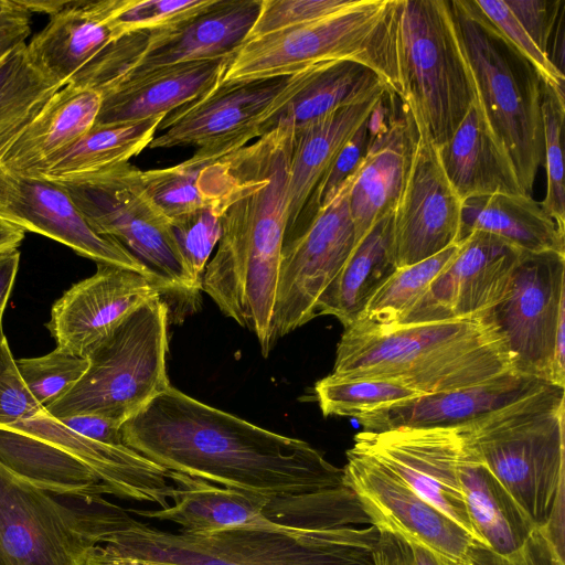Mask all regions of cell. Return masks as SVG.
Listing matches in <instances>:
<instances>
[{
	"label": "cell",
	"mask_w": 565,
	"mask_h": 565,
	"mask_svg": "<svg viewBox=\"0 0 565 565\" xmlns=\"http://www.w3.org/2000/svg\"><path fill=\"white\" fill-rule=\"evenodd\" d=\"M125 444L160 467L216 486L290 497L347 484L305 440L267 430L172 385L120 426Z\"/></svg>",
	"instance_id": "cell-1"
},
{
	"label": "cell",
	"mask_w": 565,
	"mask_h": 565,
	"mask_svg": "<svg viewBox=\"0 0 565 565\" xmlns=\"http://www.w3.org/2000/svg\"><path fill=\"white\" fill-rule=\"evenodd\" d=\"M295 126L278 122L249 146L226 154L233 184L222 233L202 277L221 312L255 333L264 356L274 347L273 315L288 221Z\"/></svg>",
	"instance_id": "cell-2"
},
{
	"label": "cell",
	"mask_w": 565,
	"mask_h": 565,
	"mask_svg": "<svg viewBox=\"0 0 565 565\" xmlns=\"http://www.w3.org/2000/svg\"><path fill=\"white\" fill-rule=\"evenodd\" d=\"M512 372L505 339L489 312L393 326L358 320L344 328L331 374L393 380L429 394L479 385Z\"/></svg>",
	"instance_id": "cell-3"
},
{
	"label": "cell",
	"mask_w": 565,
	"mask_h": 565,
	"mask_svg": "<svg viewBox=\"0 0 565 565\" xmlns=\"http://www.w3.org/2000/svg\"><path fill=\"white\" fill-rule=\"evenodd\" d=\"M373 525L326 530L237 526L192 534L134 520L108 535L115 556L170 565H375Z\"/></svg>",
	"instance_id": "cell-4"
},
{
	"label": "cell",
	"mask_w": 565,
	"mask_h": 565,
	"mask_svg": "<svg viewBox=\"0 0 565 565\" xmlns=\"http://www.w3.org/2000/svg\"><path fill=\"white\" fill-rule=\"evenodd\" d=\"M457 428L532 523L545 526L564 502L565 387L541 383Z\"/></svg>",
	"instance_id": "cell-5"
},
{
	"label": "cell",
	"mask_w": 565,
	"mask_h": 565,
	"mask_svg": "<svg viewBox=\"0 0 565 565\" xmlns=\"http://www.w3.org/2000/svg\"><path fill=\"white\" fill-rule=\"evenodd\" d=\"M398 0H354L329 17L245 41L223 81L289 76L315 64L349 60L374 71L401 96Z\"/></svg>",
	"instance_id": "cell-6"
},
{
	"label": "cell",
	"mask_w": 565,
	"mask_h": 565,
	"mask_svg": "<svg viewBox=\"0 0 565 565\" xmlns=\"http://www.w3.org/2000/svg\"><path fill=\"white\" fill-rule=\"evenodd\" d=\"M449 2L487 120L531 195L544 158L542 79L475 0Z\"/></svg>",
	"instance_id": "cell-7"
},
{
	"label": "cell",
	"mask_w": 565,
	"mask_h": 565,
	"mask_svg": "<svg viewBox=\"0 0 565 565\" xmlns=\"http://www.w3.org/2000/svg\"><path fill=\"white\" fill-rule=\"evenodd\" d=\"M396 47L399 99L437 148L477 97L450 2L398 0Z\"/></svg>",
	"instance_id": "cell-8"
},
{
	"label": "cell",
	"mask_w": 565,
	"mask_h": 565,
	"mask_svg": "<svg viewBox=\"0 0 565 565\" xmlns=\"http://www.w3.org/2000/svg\"><path fill=\"white\" fill-rule=\"evenodd\" d=\"M169 305L143 302L87 352L75 386L45 411L62 419L89 414L120 426L170 386L167 375Z\"/></svg>",
	"instance_id": "cell-9"
},
{
	"label": "cell",
	"mask_w": 565,
	"mask_h": 565,
	"mask_svg": "<svg viewBox=\"0 0 565 565\" xmlns=\"http://www.w3.org/2000/svg\"><path fill=\"white\" fill-rule=\"evenodd\" d=\"M177 487L167 508L129 511L141 518L167 521L179 532L201 534L237 526L326 530L371 525L353 490L348 486L320 492L268 497L171 471Z\"/></svg>",
	"instance_id": "cell-10"
},
{
	"label": "cell",
	"mask_w": 565,
	"mask_h": 565,
	"mask_svg": "<svg viewBox=\"0 0 565 565\" xmlns=\"http://www.w3.org/2000/svg\"><path fill=\"white\" fill-rule=\"evenodd\" d=\"M0 463V565H84L135 519L103 498L74 508Z\"/></svg>",
	"instance_id": "cell-11"
},
{
	"label": "cell",
	"mask_w": 565,
	"mask_h": 565,
	"mask_svg": "<svg viewBox=\"0 0 565 565\" xmlns=\"http://www.w3.org/2000/svg\"><path fill=\"white\" fill-rule=\"evenodd\" d=\"M140 171L122 162L55 181L65 188L98 234L120 243L157 277L168 295L191 300L201 288L186 271L169 220L146 195Z\"/></svg>",
	"instance_id": "cell-12"
},
{
	"label": "cell",
	"mask_w": 565,
	"mask_h": 565,
	"mask_svg": "<svg viewBox=\"0 0 565 565\" xmlns=\"http://www.w3.org/2000/svg\"><path fill=\"white\" fill-rule=\"evenodd\" d=\"M262 0H214L175 24L127 33L109 43L70 83L100 93L114 82L156 68L212 60L247 40Z\"/></svg>",
	"instance_id": "cell-13"
},
{
	"label": "cell",
	"mask_w": 565,
	"mask_h": 565,
	"mask_svg": "<svg viewBox=\"0 0 565 565\" xmlns=\"http://www.w3.org/2000/svg\"><path fill=\"white\" fill-rule=\"evenodd\" d=\"M312 66L289 75L221 81L201 97L168 114L148 148L194 146L192 158L215 160L265 134L266 124L280 111L310 77Z\"/></svg>",
	"instance_id": "cell-14"
},
{
	"label": "cell",
	"mask_w": 565,
	"mask_h": 565,
	"mask_svg": "<svg viewBox=\"0 0 565 565\" xmlns=\"http://www.w3.org/2000/svg\"><path fill=\"white\" fill-rule=\"evenodd\" d=\"M351 179L309 223L284 237L273 315L274 343L318 316L321 295L355 247L349 207Z\"/></svg>",
	"instance_id": "cell-15"
},
{
	"label": "cell",
	"mask_w": 565,
	"mask_h": 565,
	"mask_svg": "<svg viewBox=\"0 0 565 565\" xmlns=\"http://www.w3.org/2000/svg\"><path fill=\"white\" fill-rule=\"evenodd\" d=\"M491 313L515 372L555 385L554 343L565 317V254L523 253L507 296Z\"/></svg>",
	"instance_id": "cell-16"
},
{
	"label": "cell",
	"mask_w": 565,
	"mask_h": 565,
	"mask_svg": "<svg viewBox=\"0 0 565 565\" xmlns=\"http://www.w3.org/2000/svg\"><path fill=\"white\" fill-rule=\"evenodd\" d=\"M462 445V437L454 426L362 430L354 436L353 448L381 462L479 542L459 479Z\"/></svg>",
	"instance_id": "cell-17"
},
{
	"label": "cell",
	"mask_w": 565,
	"mask_h": 565,
	"mask_svg": "<svg viewBox=\"0 0 565 565\" xmlns=\"http://www.w3.org/2000/svg\"><path fill=\"white\" fill-rule=\"evenodd\" d=\"M371 525L462 563L475 540L390 469L351 447L343 468Z\"/></svg>",
	"instance_id": "cell-18"
},
{
	"label": "cell",
	"mask_w": 565,
	"mask_h": 565,
	"mask_svg": "<svg viewBox=\"0 0 565 565\" xmlns=\"http://www.w3.org/2000/svg\"><path fill=\"white\" fill-rule=\"evenodd\" d=\"M415 126L409 169L392 213V248L397 268L457 244L460 233L462 201L445 174L436 147L425 130Z\"/></svg>",
	"instance_id": "cell-19"
},
{
	"label": "cell",
	"mask_w": 565,
	"mask_h": 565,
	"mask_svg": "<svg viewBox=\"0 0 565 565\" xmlns=\"http://www.w3.org/2000/svg\"><path fill=\"white\" fill-rule=\"evenodd\" d=\"M504 239L469 233L428 290L398 323L473 318L491 312L507 296L522 254Z\"/></svg>",
	"instance_id": "cell-20"
},
{
	"label": "cell",
	"mask_w": 565,
	"mask_h": 565,
	"mask_svg": "<svg viewBox=\"0 0 565 565\" xmlns=\"http://www.w3.org/2000/svg\"><path fill=\"white\" fill-rule=\"evenodd\" d=\"M0 217L24 232L62 243L96 264L125 267L157 279L120 243L98 234L58 181L0 167Z\"/></svg>",
	"instance_id": "cell-21"
},
{
	"label": "cell",
	"mask_w": 565,
	"mask_h": 565,
	"mask_svg": "<svg viewBox=\"0 0 565 565\" xmlns=\"http://www.w3.org/2000/svg\"><path fill=\"white\" fill-rule=\"evenodd\" d=\"M167 294L158 280L125 267L97 264L53 303L46 328L57 348L85 356L143 302Z\"/></svg>",
	"instance_id": "cell-22"
},
{
	"label": "cell",
	"mask_w": 565,
	"mask_h": 565,
	"mask_svg": "<svg viewBox=\"0 0 565 565\" xmlns=\"http://www.w3.org/2000/svg\"><path fill=\"white\" fill-rule=\"evenodd\" d=\"M397 97L387 92L372 113L366 153L351 179L349 207L355 245L393 213L409 169L417 130L406 105L396 108Z\"/></svg>",
	"instance_id": "cell-23"
},
{
	"label": "cell",
	"mask_w": 565,
	"mask_h": 565,
	"mask_svg": "<svg viewBox=\"0 0 565 565\" xmlns=\"http://www.w3.org/2000/svg\"><path fill=\"white\" fill-rule=\"evenodd\" d=\"M66 451L88 467L108 494L167 508L177 487L171 471L147 459L128 446H111L84 437L63 425L46 411L12 425Z\"/></svg>",
	"instance_id": "cell-24"
},
{
	"label": "cell",
	"mask_w": 565,
	"mask_h": 565,
	"mask_svg": "<svg viewBox=\"0 0 565 565\" xmlns=\"http://www.w3.org/2000/svg\"><path fill=\"white\" fill-rule=\"evenodd\" d=\"M232 58L179 63L120 78L99 93L102 102L94 126L166 117L215 87Z\"/></svg>",
	"instance_id": "cell-25"
},
{
	"label": "cell",
	"mask_w": 565,
	"mask_h": 565,
	"mask_svg": "<svg viewBox=\"0 0 565 565\" xmlns=\"http://www.w3.org/2000/svg\"><path fill=\"white\" fill-rule=\"evenodd\" d=\"M342 106L318 119L295 128L288 181V221L286 232L303 227L311 221L312 205L319 186L337 156L366 121L384 95Z\"/></svg>",
	"instance_id": "cell-26"
},
{
	"label": "cell",
	"mask_w": 565,
	"mask_h": 565,
	"mask_svg": "<svg viewBox=\"0 0 565 565\" xmlns=\"http://www.w3.org/2000/svg\"><path fill=\"white\" fill-rule=\"evenodd\" d=\"M541 383L545 382L512 372L470 387L423 394L355 419L363 431L454 427L522 396Z\"/></svg>",
	"instance_id": "cell-27"
},
{
	"label": "cell",
	"mask_w": 565,
	"mask_h": 565,
	"mask_svg": "<svg viewBox=\"0 0 565 565\" xmlns=\"http://www.w3.org/2000/svg\"><path fill=\"white\" fill-rule=\"evenodd\" d=\"M436 149L445 174L462 202L499 193L526 194L478 96L454 135Z\"/></svg>",
	"instance_id": "cell-28"
},
{
	"label": "cell",
	"mask_w": 565,
	"mask_h": 565,
	"mask_svg": "<svg viewBox=\"0 0 565 565\" xmlns=\"http://www.w3.org/2000/svg\"><path fill=\"white\" fill-rule=\"evenodd\" d=\"M120 2L74 0L26 44L32 62L52 79L68 84L115 40L109 19Z\"/></svg>",
	"instance_id": "cell-29"
},
{
	"label": "cell",
	"mask_w": 565,
	"mask_h": 565,
	"mask_svg": "<svg viewBox=\"0 0 565 565\" xmlns=\"http://www.w3.org/2000/svg\"><path fill=\"white\" fill-rule=\"evenodd\" d=\"M102 96L74 84L60 88L0 156V167L36 174L95 124Z\"/></svg>",
	"instance_id": "cell-30"
},
{
	"label": "cell",
	"mask_w": 565,
	"mask_h": 565,
	"mask_svg": "<svg viewBox=\"0 0 565 565\" xmlns=\"http://www.w3.org/2000/svg\"><path fill=\"white\" fill-rule=\"evenodd\" d=\"M0 463L53 495L94 502L108 494L98 477L58 447L28 433L0 427Z\"/></svg>",
	"instance_id": "cell-31"
},
{
	"label": "cell",
	"mask_w": 565,
	"mask_h": 565,
	"mask_svg": "<svg viewBox=\"0 0 565 565\" xmlns=\"http://www.w3.org/2000/svg\"><path fill=\"white\" fill-rule=\"evenodd\" d=\"M459 479L479 542L498 554L512 553L523 545L536 526L465 441Z\"/></svg>",
	"instance_id": "cell-32"
},
{
	"label": "cell",
	"mask_w": 565,
	"mask_h": 565,
	"mask_svg": "<svg viewBox=\"0 0 565 565\" xmlns=\"http://www.w3.org/2000/svg\"><path fill=\"white\" fill-rule=\"evenodd\" d=\"M473 231L495 235L525 253L565 254V233L529 194L499 193L463 201L459 242Z\"/></svg>",
	"instance_id": "cell-33"
},
{
	"label": "cell",
	"mask_w": 565,
	"mask_h": 565,
	"mask_svg": "<svg viewBox=\"0 0 565 565\" xmlns=\"http://www.w3.org/2000/svg\"><path fill=\"white\" fill-rule=\"evenodd\" d=\"M397 269L392 248V213L355 245L321 295L317 315L335 317L344 328L359 320L369 300Z\"/></svg>",
	"instance_id": "cell-34"
},
{
	"label": "cell",
	"mask_w": 565,
	"mask_h": 565,
	"mask_svg": "<svg viewBox=\"0 0 565 565\" xmlns=\"http://www.w3.org/2000/svg\"><path fill=\"white\" fill-rule=\"evenodd\" d=\"M384 90L390 89L382 78L358 62L338 60L315 64L303 87L266 124L265 134L278 122L297 128Z\"/></svg>",
	"instance_id": "cell-35"
},
{
	"label": "cell",
	"mask_w": 565,
	"mask_h": 565,
	"mask_svg": "<svg viewBox=\"0 0 565 565\" xmlns=\"http://www.w3.org/2000/svg\"><path fill=\"white\" fill-rule=\"evenodd\" d=\"M146 195L168 218L218 203L232 188L227 156L215 160L190 158L177 166L140 171Z\"/></svg>",
	"instance_id": "cell-36"
},
{
	"label": "cell",
	"mask_w": 565,
	"mask_h": 565,
	"mask_svg": "<svg viewBox=\"0 0 565 565\" xmlns=\"http://www.w3.org/2000/svg\"><path fill=\"white\" fill-rule=\"evenodd\" d=\"M163 118L158 116L131 124L93 126L35 175L64 180L129 162L131 157L149 147Z\"/></svg>",
	"instance_id": "cell-37"
},
{
	"label": "cell",
	"mask_w": 565,
	"mask_h": 565,
	"mask_svg": "<svg viewBox=\"0 0 565 565\" xmlns=\"http://www.w3.org/2000/svg\"><path fill=\"white\" fill-rule=\"evenodd\" d=\"M62 87L32 62L26 43L0 58V156Z\"/></svg>",
	"instance_id": "cell-38"
},
{
	"label": "cell",
	"mask_w": 565,
	"mask_h": 565,
	"mask_svg": "<svg viewBox=\"0 0 565 565\" xmlns=\"http://www.w3.org/2000/svg\"><path fill=\"white\" fill-rule=\"evenodd\" d=\"M459 243L419 263L397 268L369 300L359 320L398 324L447 267Z\"/></svg>",
	"instance_id": "cell-39"
},
{
	"label": "cell",
	"mask_w": 565,
	"mask_h": 565,
	"mask_svg": "<svg viewBox=\"0 0 565 565\" xmlns=\"http://www.w3.org/2000/svg\"><path fill=\"white\" fill-rule=\"evenodd\" d=\"M315 393L323 416L354 418L423 395L393 380L340 376L331 373L316 383Z\"/></svg>",
	"instance_id": "cell-40"
},
{
	"label": "cell",
	"mask_w": 565,
	"mask_h": 565,
	"mask_svg": "<svg viewBox=\"0 0 565 565\" xmlns=\"http://www.w3.org/2000/svg\"><path fill=\"white\" fill-rule=\"evenodd\" d=\"M542 124L544 139L543 166L546 172V193L541 202L543 210L565 233V184L562 153V135L565 117L564 89L542 81Z\"/></svg>",
	"instance_id": "cell-41"
},
{
	"label": "cell",
	"mask_w": 565,
	"mask_h": 565,
	"mask_svg": "<svg viewBox=\"0 0 565 565\" xmlns=\"http://www.w3.org/2000/svg\"><path fill=\"white\" fill-rule=\"evenodd\" d=\"M227 194L218 203L169 220L171 233L186 271L199 288L202 287L207 259L221 237V220Z\"/></svg>",
	"instance_id": "cell-42"
},
{
	"label": "cell",
	"mask_w": 565,
	"mask_h": 565,
	"mask_svg": "<svg viewBox=\"0 0 565 565\" xmlns=\"http://www.w3.org/2000/svg\"><path fill=\"white\" fill-rule=\"evenodd\" d=\"M17 366L32 396L46 409L82 379L88 367V360L56 347L41 356L19 359Z\"/></svg>",
	"instance_id": "cell-43"
},
{
	"label": "cell",
	"mask_w": 565,
	"mask_h": 565,
	"mask_svg": "<svg viewBox=\"0 0 565 565\" xmlns=\"http://www.w3.org/2000/svg\"><path fill=\"white\" fill-rule=\"evenodd\" d=\"M214 0H121L109 19L115 40L131 32L151 31L183 21Z\"/></svg>",
	"instance_id": "cell-44"
},
{
	"label": "cell",
	"mask_w": 565,
	"mask_h": 565,
	"mask_svg": "<svg viewBox=\"0 0 565 565\" xmlns=\"http://www.w3.org/2000/svg\"><path fill=\"white\" fill-rule=\"evenodd\" d=\"M354 0H262L247 40L309 23L349 7ZM246 40V41H247Z\"/></svg>",
	"instance_id": "cell-45"
},
{
	"label": "cell",
	"mask_w": 565,
	"mask_h": 565,
	"mask_svg": "<svg viewBox=\"0 0 565 565\" xmlns=\"http://www.w3.org/2000/svg\"><path fill=\"white\" fill-rule=\"evenodd\" d=\"M475 2L501 35L531 63L542 81L554 87L565 88L564 73L559 72L540 51L504 0H475Z\"/></svg>",
	"instance_id": "cell-46"
},
{
	"label": "cell",
	"mask_w": 565,
	"mask_h": 565,
	"mask_svg": "<svg viewBox=\"0 0 565 565\" xmlns=\"http://www.w3.org/2000/svg\"><path fill=\"white\" fill-rule=\"evenodd\" d=\"M28 390L0 323V427H11L44 412Z\"/></svg>",
	"instance_id": "cell-47"
},
{
	"label": "cell",
	"mask_w": 565,
	"mask_h": 565,
	"mask_svg": "<svg viewBox=\"0 0 565 565\" xmlns=\"http://www.w3.org/2000/svg\"><path fill=\"white\" fill-rule=\"evenodd\" d=\"M461 565H565L564 550L542 526L536 527L523 545L509 554H498L475 541Z\"/></svg>",
	"instance_id": "cell-48"
},
{
	"label": "cell",
	"mask_w": 565,
	"mask_h": 565,
	"mask_svg": "<svg viewBox=\"0 0 565 565\" xmlns=\"http://www.w3.org/2000/svg\"><path fill=\"white\" fill-rule=\"evenodd\" d=\"M370 137L371 128L369 118L341 149L319 186L312 205L313 216L319 209L327 205L337 195L344 183L355 174L366 153Z\"/></svg>",
	"instance_id": "cell-49"
},
{
	"label": "cell",
	"mask_w": 565,
	"mask_h": 565,
	"mask_svg": "<svg viewBox=\"0 0 565 565\" xmlns=\"http://www.w3.org/2000/svg\"><path fill=\"white\" fill-rule=\"evenodd\" d=\"M540 51L548 57L564 0H504ZM550 60V58H548Z\"/></svg>",
	"instance_id": "cell-50"
},
{
	"label": "cell",
	"mask_w": 565,
	"mask_h": 565,
	"mask_svg": "<svg viewBox=\"0 0 565 565\" xmlns=\"http://www.w3.org/2000/svg\"><path fill=\"white\" fill-rule=\"evenodd\" d=\"M30 18L19 0H0V58L25 43L31 32Z\"/></svg>",
	"instance_id": "cell-51"
},
{
	"label": "cell",
	"mask_w": 565,
	"mask_h": 565,
	"mask_svg": "<svg viewBox=\"0 0 565 565\" xmlns=\"http://www.w3.org/2000/svg\"><path fill=\"white\" fill-rule=\"evenodd\" d=\"M58 420L75 433L93 440L111 446H127L121 435L120 425L105 417L81 414Z\"/></svg>",
	"instance_id": "cell-52"
},
{
	"label": "cell",
	"mask_w": 565,
	"mask_h": 565,
	"mask_svg": "<svg viewBox=\"0 0 565 565\" xmlns=\"http://www.w3.org/2000/svg\"><path fill=\"white\" fill-rule=\"evenodd\" d=\"M374 562L375 565H414L408 543L387 532H379Z\"/></svg>",
	"instance_id": "cell-53"
},
{
	"label": "cell",
	"mask_w": 565,
	"mask_h": 565,
	"mask_svg": "<svg viewBox=\"0 0 565 565\" xmlns=\"http://www.w3.org/2000/svg\"><path fill=\"white\" fill-rule=\"evenodd\" d=\"M19 262V249L0 255V323L17 278Z\"/></svg>",
	"instance_id": "cell-54"
},
{
	"label": "cell",
	"mask_w": 565,
	"mask_h": 565,
	"mask_svg": "<svg viewBox=\"0 0 565 565\" xmlns=\"http://www.w3.org/2000/svg\"><path fill=\"white\" fill-rule=\"evenodd\" d=\"M84 565H170L166 563L148 562L129 557L115 556L106 553L97 545L88 555Z\"/></svg>",
	"instance_id": "cell-55"
},
{
	"label": "cell",
	"mask_w": 565,
	"mask_h": 565,
	"mask_svg": "<svg viewBox=\"0 0 565 565\" xmlns=\"http://www.w3.org/2000/svg\"><path fill=\"white\" fill-rule=\"evenodd\" d=\"M408 545L411 546L414 565H461V563L428 547L417 544Z\"/></svg>",
	"instance_id": "cell-56"
},
{
	"label": "cell",
	"mask_w": 565,
	"mask_h": 565,
	"mask_svg": "<svg viewBox=\"0 0 565 565\" xmlns=\"http://www.w3.org/2000/svg\"><path fill=\"white\" fill-rule=\"evenodd\" d=\"M24 231L0 217V255L18 249L24 238Z\"/></svg>",
	"instance_id": "cell-57"
},
{
	"label": "cell",
	"mask_w": 565,
	"mask_h": 565,
	"mask_svg": "<svg viewBox=\"0 0 565 565\" xmlns=\"http://www.w3.org/2000/svg\"><path fill=\"white\" fill-rule=\"evenodd\" d=\"M20 3L30 12L46 13L53 17L68 8L74 0H19Z\"/></svg>",
	"instance_id": "cell-58"
}]
</instances>
